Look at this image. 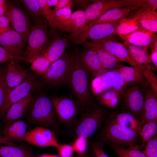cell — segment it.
<instances>
[{"instance_id": "cell-3", "label": "cell", "mask_w": 157, "mask_h": 157, "mask_svg": "<svg viewBox=\"0 0 157 157\" xmlns=\"http://www.w3.org/2000/svg\"><path fill=\"white\" fill-rule=\"evenodd\" d=\"M120 20L89 24L63 36L76 45H82L89 39L96 41L104 39L116 35V28Z\"/></svg>"}, {"instance_id": "cell-25", "label": "cell", "mask_w": 157, "mask_h": 157, "mask_svg": "<svg viewBox=\"0 0 157 157\" xmlns=\"http://www.w3.org/2000/svg\"><path fill=\"white\" fill-rule=\"evenodd\" d=\"M137 8L138 7L135 6H128L111 9L107 11L88 25H93L100 23L121 20L124 18L130 12Z\"/></svg>"}, {"instance_id": "cell-34", "label": "cell", "mask_w": 157, "mask_h": 157, "mask_svg": "<svg viewBox=\"0 0 157 157\" xmlns=\"http://www.w3.org/2000/svg\"><path fill=\"white\" fill-rule=\"evenodd\" d=\"M141 26L136 18H124L121 19L116 29V35L129 34L138 29Z\"/></svg>"}, {"instance_id": "cell-19", "label": "cell", "mask_w": 157, "mask_h": 157, "mask_svg": "<svg viewBox=\"0 0 157 157\" xmlns=\"http://www.w3.org/2000/svg\"><path fill=\"white\" fill-rule=\"evenodd\" d=\"M124 42L148 50V47L157 40V35L141 26L139 29L127 34L118 35Z\"/></svg>"}, {"instance_id": "cell-42", "label": "cell", "mask_w": 157, "mask_h": 157, "mask_svg": "<svg viewBox=\"0 0 157 157\" xmlns=\"http://www.w3.org/2000/svg\"><path fill=\"white\" fill-rule=\"evenodd\" d=\"M8 90L5 81L4 70L0 69V115Z\"/></svg>"}, {"instance_id": "cell-8", "label": "cell", "mask_w": 157, "mask_h": 157, "mask_svg": "<svg viewBox=\"0 0 157 157\" xmlns=\"http://www.w3.org/2000/svg\"><path fill=\"white\" fill-rule=\"evenodd\" d=\"M145 88L136 83H127L120 95L125 112L130 113L140 122L142 116Z\"/></svg>"}, {"instance_id": "cell-36", "label": "cell", "mask_w": 157, "mask_h": 157, "mask_svg": "<svg viewBox=\"0 0 157 157\" xmlns=\"http://www.w3.org/2000/svg\"><path fill=\"white\" fill-rule=\"evenodd\" d=\"M30 63L31 69L41 76L46 72L52 63L43 53L33 59Z\"/></svg>"}, {"instance_id": "cell-12", "label": "cell", "mask_w": 157, "mask_h": 157, "mask_svg": "<svg viewBox=\"0 0 157 157\" xmlns=\"http://www.w3.org/2000/svg\"><path fill=\"white\" fill-rule=\"evenodd\" d=\"M41 86L40 83L34 80L31 76L14 88L8 90L0 116H3L13 104L32 94Z\"/></svg>"}, {"instance_id": "cell-28", "label": "cell", "mask_w": 157, "mask_h": 157, "mask_svg": "<svg viewBox=\"0 0 157 157\" xmlns=\"http://www.w3.org/2000/svg\"><path fill=\"white\" fill-rule=\"evenodd\" d=\"M127 49L132 58L138 63L150 68L154 71L156 69L151 64L149 55L147 51L143 48L124 42L123 44Z\"/></svg>"}, {"instance_id": "cell-53", "label": "cell", "mask_w": 157, "mask_h": 157, "mask_svg": "<svg viewBox=\"0 0 157 157\" xmlns=\"http://www.w3.org/2000/svg\"><path fill=\"white\" fill-rule=\"evenodd\" d=\"M150 47L151 50L153 49L157 50V40L155 41Z\"/></svg>"}, {"instance_id": "cell-38", "label": "cell", "mask_w": 157, "mask_h": 157, "mask_svg": "<svg viewBox=\"0 0 157 157\" xmlns=\"http://www.w3.org/2000/svg\"><path fill=\"white\" fill-rule=\"evenodd\" d=\"M26 8L31 16L38 22L45 19L42 15L40 6L37 0H22L20 1Z\"/></svg>"}, {"instance_id": "cell-4", "label": "cell", "mask_w": 157, "mask_h": 157, "mask_svg": "<svg viewBox=\"0 0 157 157\" xmlns=\"http://www.w3.org/2000/svg\"><path fill=\"white\" fill-rule=\"evenodd\" d=\"M47 26L45 19L31 26L27 39V45L24 53L26 61L30 63L41 54L53 38Z\"/></svg>"}, {"instance_id": "cell-54", "label": "cell", "mask_w": 157, "mask_h": 157, "mask_svg": "<svg viewBox=\"0 0 157 157\" xmlns=\"http://www.w3.org/2000/svg\"><path fill=\"white\" fill-rule=\"evenodd\" d=\"M7 5L6 1L5 0H0V7L6 6Z\"/></svg>"}, {"instance_id": "cell-18", "label": "cell", "mask_w": 157, "mask_h": 157, "mask_svg": "<svg viewBox=\"0 0 157 157\" xmlns=\"http://www.w3.org/2000/svg\"><path fill=\"white\" fill-rule=\"evenodd\" d=\"M82 45L86 48L79 52L81 62L90 76L96 77L105 69L103 67L94 47L89 45Z\"/></svg>"}, {"instance_id": "cell-44", "label": "cell", "mask_w": 157, "mask_h": 157, "mask_svg": "<svg viewBox=\"0 0 157 157\" xmlns=\"http://www.w3.org/2000/svg\"><path fill=\"white\" fill-rule=\"evenodd\" d=\"M56 148L59 157H72L74 152L72 146L67 144H59Z\"/></svg>"}, {"instance_id": "cell-26", "label": "cell", "mask_w": 157, "mask_h": 157, "mask_svg": "<svg viewBox=\"0 0 157 157\" xmlns=\"http://www.w3.org/2000/svg\"><path fill=\"white\" fill-rule=\"evenodd\" d=\"M108 121L126 127L139 135L142 126L140 121L133 115L126 112L111 115Z\"/></svg>"}, {"instance_id": "cell-37", "label": "cell", "mask_w": 157, "mask_h": 157, "mask_svg": "<svg viewBox=\"0 0 157 157\" xmlns=\"http://www.w3.org/2000/svg\"><path fill=\"white\" fill-rule=\"evenodd\" d=\"M120 95L115 92L107 91L97 95V99L101 104L110 108L116 106L118 103Z\"/></svg>"}, {"instance_id": "cell-2", "label": "cell", "mask_w": 157, "mask_h": 157, "mask_svg": "<svg viewBox=\"0 0 157 157\" xmlns=\"http://www.w3.org/2000/svg\"><path fill=\"white\" fill-rule=\"evenodd\" d=\"M139 136L126 127L108 121L99 133V138L110 147L127 148L138 146Z\"/></svg>"}, {"instance_id": "cell-48", "label": "cell", "mask_w": 157, "mask_h": 157, "mask_svg": "<svg viewBox=\"0 0 157 157\" xmlns=\"http://www.w3.org/2000/svg\"><path fill=\"white\" fill-rule=\"evenodd\" d=\"M10 22L8 18L5 16L0 17V29L5 32L11 30Z\"/></svg>"}, {"instance_id": "cell-57", "label": "cell", "mask_w": 157, "mask_h": 157, "mask_svg": "<svg viewBox=\"0 0 157 157\" xmlns=\"http://www.w3.org/2000/svg\"><path fill=\"white\" fill-rule=\"evenodd\" d=\"M51 157H59V156L56 155H51Z\"/></svg>"}, {"instance_id": "cell-56", "label": "cell", "mask_w": 157, "mask_h": 157, "mask_svg": "<svg viewBox=\"0 0 157 157\" xmlns=\"http://www.w3.org/2000/svg\"><path fill=\"white\" fill-rule=\"evenodd\" d=\"M40 157H51V155H44Z\"/></svg>"}, {"instance_id": "cell-14", "label": "cell", "mask_w": 157, "mask_h": 157, "mask_svg": "<svg viewBox=\"0 0 157 157\" xmlns=\"http://www.w3.org/2000/svg\"><path fill=\"white\" fill-rule=\"evenodd\" d=\"M5 15L9 20L13 30L27 39L31 26L28 16L19 6L11 2L7 3Z\"/></svg>"}, {"instance_id": "cell-10", "label": "cell", "mask_w": 157, "mask_h": 157, "mask_svg": "<svg viewBox=\"0 0 157 157\" xmlns=\"http://www.w3.org/2000/svg\"><path fill=\"white\" fill-rule=\"evenodd\" d=\"M126 84L119 72L114 69H105L94 79L91 86L94 95L110 90L120 95Z\"/></svg>"}, {"instance_id": "cell-55", "label": "cell", "mask_w": 157, "mask_h": 157, "mask_svg": "<svg viewBox=\"0 0 157 157\" xmlns=\"http://www.w3.org/2000/svg\"><path fill=\"white\" fill-rule=\"evenodd\" d=\"M76 157H90L85 154L81 155H78Z\"/></svg>"}, {"instance_id": "cell-27", "label": "cell", "mask_w": 157, "mask_h": 157, "mask_svg": "<svg viewBox=\"0 0 157 157\" xmlns=\"http://www.w3.org/2000/svg\"><path fill=\"white\" fill-rule=\"evenodd\" d=\"M83 45H91L94 47L104 69H113L121 64V62L112 54L92 41H87Z\"/></svg>"}, {"instance_id": "cell-30", "label": "cell", "mask_w": 157, "mask_h": 157, "mask_svg": "<svg viewBox=\"0 0 157 157\" xmlns=\"http://www.w3.org/2000/svg\"><path fill=\"white\" fill-rule=\"evenodd\" d=\"M40 6L42 13L44 18L48 22L51 35L53 38L62 35L57 29L55 24L54 13L51 8L47 4V0H37Z\"/></svg>"}, {"instance_id": "cell-24", "label": "cell", "mask_w": 157, "mask_h": 157, "mask_svg": "<svg viewBox=\"0 0 157 157\" xmlns=\"http://www.w3.org/2000/svg\"><path fill=\"white\" fill-rule=\"evenodd\" d=\"M114 69L122 75L126 83H135L145 87L149 83L142 73L134 68L119 64Z\"/></svg>"}, {"instance_id": "cell-49", "label": "cell", "mask_w": 157, "mask_h": 157, "mask_svg": "<svg viewBox=\"0 0 157 157\" xmlns=\"http://www.w3.org/2000/svg\"><path fill=\"white\" fill-rule=\"evenodd\" d=\"M151 62L153 63L154 66V68L157 69V50L153 49L151 50V53L149 55Z\"/></svg>"}, {"instance_id": "cell-17", "label": "cell", "mask_w": 157, "mask_h": 157, "mask_svg": "<svg viewBox=\"0 0 157 157\" xmlns=\"http://www.w3.org/2000/svg\"><path fill=\"white\" fill-rule=\"evenodd\" d=\"M19 59L10 60L4 70V79L7 89L11 90L31 76L28 70L21 65Z\"/></svg>"}, {"instance_id": "cell-16", "label": "cell", "mask_w": 157, "mask_h": 157, "mask_svg": "<svg viewBox=\"0 0 157 157\" xmlns=\"http://www.w3.org/2000/svg\"><path fill=\"white\" fill-rule=\"evenodd\" d=\"M27 39L13 29H11L0 35V45L14 56L26 61L24 58V48Z\"/></svg>"}, {"instance_id": "cell-51", "label": "cell", "mask_w": 157, "mask_h": 157, "mask_svg": "<svg viewBox=\"0 0 157 157\" xmlns=\"http://www.w3.org/2000/svg\"><path fill=\"white\" fill-rule=\"evenodd\" d=\"M58 0H47V5L50 7L52 6H55L58 1Z\"/></svg>"}, {"instance_id": "cell-13", "label": "cell", "mask_w": 157, "mask_h": 157, "mask_svg": "<svg viewBox=\"0 0 157 157\" xmlns=\"http://www.w3.org/2000/svg\"><path fill=\"white\" fill-rule=\"evenodd\" d=\"M137 3L136 0H93L84 11L86 20V26L110 9L128 6H135Z\"/></svg>"}, {"instance_id": "cell-21", "label": "cell", "mask_w": 157, "mask_h": 157, "mask_svg": "<svg viewBox=\"0 0 157 157\" xmlns=\"http://www.w3.org/2000/svg\"><path fill=\"white\" fill-rule=\"evenodd\" d=\"M34 99L32 94L13 104L9 108L3 117L5 125L19 119L31 106Z\"/></svg>"}, {"instance_id": "cell-15", "label": "cell", "mask_w": 157, "mask_h": 157, "mask_svg": "<svg viewBox=\"0 0 157 157\" xmlns=\"http://www.w3.org/2000/svg\"><path fill=\"white\" fill-rule=\"evenodd\" d=\"M22 140L31 145L40 147L57 148L59 144L54 131L42 126H36L27 131Z\"/></svg>"}, {"instance_id": "cell-20", "label": "cell", "mask_w": 157, "mask_h": 157, "mask_svg": "<svg viewBox=\"0 0 157 157\" xmlns=\"http://www.w3.org/2000/svg\"><path fill=\"white\" fill-rule=\"evenodd\" d=\"M157 121V93L149 83L145 88V96L141 124L152 121Z\"/></svg>"}, {"instance_id": "cell-32", "label": "cell", "mask_w": 157, "mask_h": 157, "mask_svg": "<svg viewBox=\"0 0 157 157\" xmlns=\"http://www.w3.org/2000/svg\"><path fill=\"white\" fill-rule=\"evenodd\" d=\"M157 134V121L152 120L144 124L142 126L139 135L142 141L138 146L132 147L139 150L144 148L147 143Z\"/></svg>"}, {"instance_id": "cell-33", "label": "cell", "mask_w": 157, "mask_h": 157, "mask_svg": "<svg viewBox=\"0 0 157 157\" xmlns=\"http://www.w3.org/2000/svg\"><path fill=\"white\" fill-rule=\"evenodd\" d=\"M0 157H34L29 150L17 146L0 144Z\"/></svg>"}, {"instance_id": "cell-35", "label": "cell", "mask_w": 157, "mask_h": 157, "mask_svg": "<svg viewBox=\"0 0 157 157\" xmlns=\"http://www.w3.org/2000/svg\"><path fill=\"white\" fill-rule=\"evenodd\" d=\"M71 7H68L60 9L54 14L56 27L61 34L63 30L70 20L72 13Z\"/></svg>"}, {"instance_id": "cell-47", "label": "cell", "mask_w": 157, "mask_h": 157, "mask_svg": "<svg viewBox=\"0 0 157 157\" xmlns=\"http://www.w3.org/2000/svg\"><path fill=\"white\" fill-rule=\"evenodd\" d=\"M73 0H58L56 5L53 10L54 13L58 10L63 8L72 6Z\"/></svg>"}, {"instance_id": "cell-11", "label": "cell", "mask_w": 157, "mask_h": 157, "mask_svg": "<svg viewBox=\"0 0 157 157\" xmlns=\"http://www.w3.org/2000/svg\"><path fill=\"white\" fill-rule=\"evenodd\" d=\"M70 62V53L65 51L60 58L51 64L42 76L44 82L51 86L66 84Z\"/></svg>"}, {"instance_id": "cell-41", "label": "cell", "mask_w": 157, "mask_h": 157, "mask_svg": "<svg viewBox=\"0 0 157 157\" xmlns=\"http://www.w3.org/2000/svg\"><path fill=\"white\" fill-rule=\"evenodd\" d=\"M87 139L83 137H77L72 146L74 151L78 155L85 154L88 146Z\"/></svg>"}, {"instance_id": "cell-9", "label": "cell", "mask_w": 157, "mask_h": 157, "mask_svg": "<svg viewBox=\"0 0 157 157\" xmlns=\"http://www.w3.org/2000/svg\"><path fill=\"white\" fill-rule=\"evenodd\" d=\"M51 100L59 121L68 127L74 126L76 118L81 110L78 101L67 97L56 96H53Z\"/></svg>"}, {"instance_id": "cell-1", "label": "cell", "mask_w": 157, "mask_h": 157, "mask_svg": "<svg viewBox=\"0 0 157 157\" xmlns=\"http://www.w3.org/2000/svg\"><path fill=\"white\" fill-rule=\"evenodd\" d=\"M77 48L70 53L69 71L66 84L79 103L82 113L94 104V95L91 86L90 76L83 66Z\"/></svg>"}, {"instance_id": "cell-22", "label": "cell", "mask_w": 157, "mask_h": 157, "mask_svg": "<svg viewBox=\"0 0 157 157\" xmlns=\"http://www.w3.org/2000/svg\"><path fill=\"white\" fill-rule=\"evenodd\" d=\"M27 128L26 123L18 119L5 125L2 131L3 136L10 142L22 141Z\"/></svg>"}, {"instance_id": "cell-6", "label": "cell", "mask_w": 157, "mask_h": 157, "mask_svg": "<svg viewBox=\"0 0 157 157\" xmlns=\"http://www.w3.org/2000/svg\"><path fill=\"white\" fill-rule=\"evenodd\" d=\"M92 41L110 53L121 62H126L131 67L140 71L148 82L151 81L155 78L156 74L154 71L134 60L124 44L117 41L113 36Z\"/></svg>"}, {"instance_id": "cell-31", "label": "cell", "mask_w": 157, "mask_h": 157, "mask_svg": "<svg viewBox=\"0 0 157 157\" xmlns=\"http://www.w3.org/2000/svg\"><path fill=\"white\" fill-rule=\"evenodd\" d=\"M86 20L84 11L77 10L72 13L70 20L63 30L62 33H68L76 32L86 26Z\"/></svg>"}, {"instance_id": "cell-52", "label": "cell", "mask_w": 157, "mask_h": 157, "mask_svg": "<svg viewBox=\"0 0 157 157\" xmlns=\"http://www.w3.org/2000/svg\"><path fill=\"white\" fill-rule=\"evenodd\" d=\"M7 10V5L0 7V17L5 16Z\"/></svg>"}, {"instance_id": "cell-5", "label": "cell", "mask_w": 157, "mask_h": 157, "mask_svg": "<svg viewBox=\"0 0 157 157\" xmlns=\"http://www.w3.org/2000/svg\"><path fill=\"white\" fill-rule=\"evenodd\" d=\"M106 108L95 104L82 113L74 126V132L77 137L87 138L93 135L99 129L105 118Z\"/></svg>"}, {"instance_id": "cell-39", "label": "cell", "mask_w": 157, "mask_h": 157, "mask_svg": "<svg viewBox=\"0 0 157 157\" xmlns=\"http://www.w3.org/2000/svg\"><path fill=\"white\" fill-rule=\"evenodd\" d=\"M118 157H147L140 150L132 147L124 148L111 146Z\"/></svg>"}, {"instance_id": "cell-46", "label": "cell", "mask_w": 157, "mask_h": 157, "mask_svg": "<svg viewBox=\"0 0 157 157\" xmlns=\"http://www.w3.org/2000/svg\"><path fill=\"white\" fill-rule=\"evenodd\" d=\"M93 2V0H74L72 6L78 10H82V8H86Z\"/></svg>"}, {"instance_id": "cell-50", "label": "cell", "mask_w": 157, "mask_h": 157, "mask_svg": "<svg viewBox=\"0 0 157 157\" xmlns=\"http://www.w3.org/2000/svg\"><path fill=\"white\" fill-rule=\"evenodd\" d=\"M0 144H4L6 145H9L12 146H17V145L13 142L9 141L6 140L2 136L0 130Z\"/></svg>"}, {"instance_id": "cell-7", "label": "cell", "mask_w": 157, "mask_h": 157, "mask_svg": "<svg viewBox=\"0 0 157 157\" xmlns=\"http://www.w3.org/2000/svg\"><path fill=\"white\" fill-rule=\"evenodd\" d=\"M28 117L31 122L49 129L57 128L56 113L51 100L45 95H41L33 101Z\"/></svg>"}, {"instance_id": "cell-43", "label": "cell", "mask_w": 157, "mask_h": 157, "mask_svg": "<svg viewBox=\"0 0 157 157\" xmlns=\"http://www.w3.org/2000/svg\"><path fill=\"white\" fill-rule=\"evenodd\" d=\"M104 143L100 141L90 142V147L95 157H109L103 149Z\"/></svg>"}, {"instance_id": "cell-23", "label": "cell", "mask_w": 157, "mask_h": 157, "mask_svg": "<svg viewBox=\"0 0 157 157\" xmlns=\"http://www.w3.org/2000/svg\"><path fill=\"white\" fill-rule=\"evenodd\" d=\"M68 41L62 36L53 38L42 53L52 63L60 58L65 51Z\"/></svg>"}, {"instance_id": "cell-29", "label": "cell", "mask_w": 157, "mask_h": 157, "mask_svg": "<svg viewBox=\"0 0 157 157\" xmlns=\"http://www.w3.org/2000/svg\"><path fill=\"white\" fill-rule=\"evenodd\" d=\"M134 17L136 18L141 26L145 30L154 33L157 31V12L147 10L138 12Z\"/></svg>"}, {"instance_id": "cell-45", "label": "cell", "mask_w": 157, "mask_h": 157, "mask_svg": "<svg viewBox=\"0 0 157 157\" xmlns=\"http://www.w3.org/2000/svg\"><path fill=\"white\" fill-rule=\"evenodd\" d=\"M13 59L24 60L21 58L14 56L6 49L0 45V63L6 62Z\"/></svg>"}, {"instance_id": "cell-40", "label": "cell", "mask_w": 157, "mask_h": 157, "mask_svg": "<svg viewBox=\"0 0 157 157\" xmlns=\"http://www.w3.org/2000/svg\"><path fill=\"white\" fill-rule=\"evenodd\" d=\"M142 152L147 157H157V134L146 144Z\"/></svg>"}]
</instances>
